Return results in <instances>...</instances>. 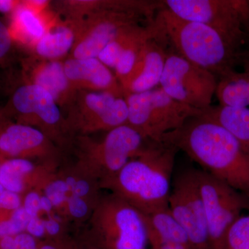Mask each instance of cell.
Returning a JSON list of instances; mask_svg holds the SVG:
<instances>
[{"instance_id": "6da1fadb", "label": "cell", "mask_w": 249, "mask_h": 249, "mask_svg": "<svg viewBox=\"0 0 249 249\" xmlns=\"http://www.w3.org/2000/svg\"><path fill=\"white\" fill-rule=\"evenodd\" d=\"M172 144L249 200V150L219 124L201 116L165 134Z\"/></svg>"}, {"instance_id": "7a4b0ae2", "label": "cell", "mask_w": 249, "mask_h": 249, "mask_svg": "<svg viewBox=\"0 0 249 249\" xmlns=\"http://www.w3.org/2000/svg\"><path fill=\"white\" fill-rule=\"evenodd\" d=\"M178 150L172 144L149 141L138 156L101 185L142 214L166 207Z\"/></svg>"}, {"instance_id": "3957f363", "label": "cell", "mask_w": 249, "mask_h": 249, "mask_svg": "<svg viewBox=\"0 0 249 249\" xmlns=\"http://www.w3.org/2000/svg\"><path fill=\"white\" fill-rule=\"evenodd\" d=\"M167 42L175 52L219 78L235 71L240 46L205 24L185 20L163 8L160 11Z\"/></svg>"}, {"instance_id": "277c9868", "label": "cell", "mask_w": 249, "mask_h": 249, "mask_svg": "<svg viewBox=\"0 0 249 249\" xmlns=\"http://www.w3.org/2000/svg\"><path fill=\"white\" fill-rule=\"evenodd\" d=\"M91 222L90 239L102 249H147L142 214L113 193L98 203Z\"/></svg>"}, {"instance_id": "5b68a950", "label": "cell", "mask_w": 249, "mask_h": 249, "mask_svg": "<svg viewBox=\"0 0 249 249\" xmlns=\"http://www.w3.org/2000/svg\"><path fill=\"white\" fill-rule=\"evenodd\" d=\"M128 107L127 124L145 140L161 142L165 134L181 128L202 111L175 101L161 88L145 92L124 93Z\"/></svg>"}, {"instance_id": "8992f818", "label": "cell", "mask_w": 249, "mask_h": 249, "mask_svg": "<svg viewBox=\"0 0 249 249\" xmlns=\"http://www.w3.org/2000/svg\"><path fill=\"white\" fill-rule=\"evenodd\" d=\"M202 200L211 249H227L228 233L234 223L249 209V200L222 180L204 170H195Z\"/></svg>"}, {"instance_id": "52a82bcc", "label": "cell", "mask_w": 249, "mask_h": 249, "mask_svg": "<svg viewBox=\"0 0 249 249\" xmlns=\"http://www.w3.org/2000/svg\"><path fill=\"white\" fill-rule=\"evenodd\" d=\"M162 4L178 17L209 26L237 45L249 38L248 0H163Z\"/></svg>"}, {"instance_id": "ba28073f", "label": "cell", "mask_w": 249, "mask_h": 249, "mask_svg": "<svg viewBox=\"0 0 249 249\" xmlns=\"http://www.w3.org/2000/svg\"><path fill=\"white\" fill-rule=\"evenodd\" d=\"M217 83L211 72L171 52L167 55L160 85L175 101L203 111L211 107Z\"/></svg>"}, {"instance_id": "9c48e42d", "label": "cell", "mask_w": 249, "mask_h": 249, "mask_svg": "<svg viewBox=\"0 0 249 249\" xmlns=\"http://www.w3.org/2000/svg\"><path fill=\"white\" fill-rule=\"evenodd\" d=\"M144 141L147 140L129 124L119 126L109 131L101 142H85L81 165L102 183L141 153L145 146Z\"/></svg>"}, {"instance_id": "30bf717a", "label": "cell", "mask_w": 249, "mask_h": 249, "mask_svg": "<svg viewBox=\"0 0 249 249\" xmlns=\"http://www.w3.org/2000/svg\"><path fill=\"white\" fill-rule=\"evenodd\" d=\"M124 94L111 91H77L69 109L67 124L82 133L109 131L124 124L127 109L117 99Z\"/></svg>"}, {"instance_id": "8fae6325", "label": "cell", "mask_w": 249, "mask_h": 249, "mask_svg": "<svg viewBox=\"0 0 249 249\" xmlns=\"http://www.w3.org/2000/svg\"><path fill=\"white\" fill-rule=\"evenodd\" d=\"M168 206L188 235L193 249H211L207 222L195 170L178 176L170 191Z\"/></svg>"}, {"instance_id": "7c38bea8", "label": "cell", "mask_w": 249, "mask_h": 249, "mask_svg": "<svg viewBox=\"0 0 249 249\" xmlns=\"http://www.w3.org/2000/svg\"><path fill=\"white\" fill-rule=\"evenodd\" d=\"M78 32L70 58H97L106 47L124 29L142 21L143 16L131 13L100 11L76 20Z\"/></svg>"}, {"instance_id": "4fadbf2b", "label": "cell", "mask_w": 249, "mask_h": 249, "mask_svg": "<svg viewBox=\"0 0 249 249\" xmlns=\"http://www.w3.org/2000/svg\"><path fill=\"white\" fill-rule=\"evenodd\" d=\"M1 110L4 118L14 116L18 124L28 125L38 124L55 128L64 121L60 106L53 96L38 85L29 82L13 91L7 105Z\"/></svg>"}, {"instance_id": "5bb4252c", "label": "cell", "mask_w": 249, "mask_h": 249, "mask_svg": "<svg viewBox=\"0 0 249 249\" xmlns=\"http://www.w3.org/2000/svg\"><path fill=\"white\" fill-rule=\"evenodd\" d=\"M63 62L67 78L77 91H111L124 94L115 75L98 58H70Z\"/></svg>"}, {"instance_id": "9a60e30c", "label": "cell", "mask_w": 249, "mask_h": 249, "mask_svg": "<svg viewBox=\"0 0 249 249\" xmlns=\"http://www.w3.org/2000/svg\"><path fill=\"white\" fill-rule=\"evenodd\" d=\"M160 40H152L144 47L138 61L121 84L124 93L145 92L160 85L168 53Z\"/></svg>"}, {"instance_id": "2e32d148", "label": "cell", "mask_w": 249, "mask_h": 249, "mask_svg": "<svg viewBox=\"0 0 249 249\" xmlns=\"http://www.w3.org/2000/svg\"><path fill=\"white\" fill-rule=\"evenodd\" d=\"M49 149L45 133L34 126L4 123L0 130V157L27 159L44 155Z\"/></svg>"}, {"instance_id": "e0dca14e", "label": "cell", "mask_w": 249, "mask_h": 249, "mask_svg": "<svg viewBox=\"0 0 249 249\" xmlns=\"http://www.w3.org/2000/svg\"><path fill=\"white\" fill-rule=\"evenodd\" d=\"M30 81L48 91L58 106L70 107L77 90L67 78L62 60H43L37 63L31 72Z\"/></svg>"}, {"instance_id": "ac0fdd59", "label": "cell", "mask_w": 249, "mask_h": 249, "mask_svg": "<svg viewBox=\"0 0 249 249\" xmlns=\"http://www.w3.org/2000/svg\"><path fill=\"white\" fill-rule=\"evenodd\" d=\"M45 14V11L36 9L27 1H22L11 16L9 30L14 41L32 48L55 22Z\"/></svg>"}, {"instance_id": "d6986e66", "label": "cell", "mask_w": 249, "mask_h": 249, "mask_svg": "<svg viewBox=\"0 0 249 249\" xmlns=\"http://www.w3.org/2000/svg\"><path fill=\"white\" fill-rule=\"evenodd\" d=\"M78 22L53 23L42 38L33 46V52L43 60H60L70 53L76 40Z\"/></svg>"}, {"instance_id": "ffe728a7", "label": "cell", "mask_w": 249, "mask_h": 249, "mask_svg": "<svg viewBox=\"0 0 249 249\" xmlns=\"http://www.w3.org/2000/svg\"><path fill=\"white\" fill-rule=\"evenodd\" d=\"M200 116L219 124L249 150V107L211 106Z\"/></svg>"}, {"instance_id": "44dd1931", "label": "cell", "mask_w": 249, "mask_h": 249, "mask_svg": "<svg viewBox=\"0 0 249 249\" xmlns=\"http://www.w3.org/2000/svg\"><path fill=\"white\" fill-rule=\"evenodd\" d=\"M215 96L219 105L235 107H249V67L243 72L234 71L218 80Z\"/></svg>"}, {"instance_id": "7402d4cb", "label": "cell", "mask_w": 249, "mask_h": 249, "mask_svg": "<svg viewBox=\"0 0 249 249\" xmlns=\"http://www.w3.org/2000/svg\"><path fill=\"white\" fill-rule=\"evenodd\" d=\"M142 216L147 232L163 240L184 244L191 247L188 235L174 217L169 206L142 214Z\"/></svg>"}, {"instance_id": "603a6c76", "label": "cell", "mask_w": 249, "mask_h": 249, "mask_svg": "<svg viewBox=\"0 0 249 249\" xmlns=\"http://www.w3.org/2000/svg\"><path fill=\"white\" fill-rule=\"evenodd\" d=\"M35 169L34 163L27 159H9L1 163L0 183L13 193H22L25 188L24 178Z\"/></svg>"}, {"instance_id": "cb8c5ba5", "label": "cell", "mask_w": 249, "mask_h": 249, "mask_svg": "<svg viewBox=\"0 0 249 249\" xmlns=\"http://www.w3.org/2000/svg\"><path fill=\"white\" fill-rule=\"evenodd\" d=\"M227 249H249V214L241 216L231 228Z\"/></svg>"}, {"instance_id": "d4e9b609", "label": "cell", "mask_w": 249, "mask_h": 249, "mask_svg": "<svg viewBox=\"0 0 249 249\" xmlns=\"http://www.w3.org/2000/svg\"><path fill=\"white\" fill-rule=\"evenodd\" d=\"M14 42L9 27L0 19V67L10 65L14 55Z\"/></svg>"}, {"instance_id": "484cf974", "label": "cell", "mask_w": 249, "mask_h": 249, "mask_svg": "<svg viewBox=\"0 0 249 249\" xmlns=\"http://www.w3.org/2000/svg\"><path fill=\"white\" fill-rule=\"evenodd\" d=\"M70 188L65 179H57L52 181L46 186L45 196L50 199L53 207H58L66 202Z\"/></svg>"}, {"instance_id": "4316f807", "label": "cell", "mask_w": 249, "mask_h": 249, "mask_svg": "<svg viewBox=\"0 0 249 249\" xmlns=\"http://www.w3.org/2000/svg\"><path fill=\"white\" fill-rule=\"evenodd\" d=\"M66 202L69 213L76 219H82L89 212V206L83 198L70 194L67 196Z\"/></svg>"}, {"instance_id": "83f0119b", "label": "cell", "mask_w": 249, "mask_h": 249, "mask_svg": "<svg viewBox=\"0 0 249 249\" xmlns=\"http://www.w3.org/2000/svg\"><path fill=\"white\" fill-rule=\"evenodd\" d=\"M70 188V193L84 199L91 191V186L88 181L83 178H76L73 177H67L65 179Z\"/></svg>"}, {"instance_id": "f1b7e54d", "label": "cell", "mask_w": 249, "mask_h": 249, "mask_svg": "<svg viewBox=\"0 0 249 249\" xmlns=\"http://www.w3.org/2000/svg\"><path fill=\"white\" fill-rule=\"evenodd\" d=\"M147 232L148 245L152 249H193L190 246L184 244L163 240L151 232Z\"/></svg>"}, {"instance_id": "f546056e", "label": "cell", "mask_w": 249, "mask_h": 249, "mask_svg": "<svg viewBox=\"0 0 249 249\" xmlns=\"http://www.w3.org/2000/svg\"><path fill=\"white\" fill-rule=\"evenodd\" d=\"M40 197L38 193L33 191L28 193L24 199L23 207L31 217L38 216L41 211Z\"/></svg>"}, {"instance_id": "4dcf8cb0", "label": "cell", "mask_w": 249, "mask_h": 249, "mask_svg": "<svg viewBox=\"0 0 249 249\" xmlns=\"http://www.w3.org/2000/svg\"><path fill=\"white\" fill-rule=\"evenodd\" d=\"M30 216L27 214L23 206H21L19 209L15 210L13 211L11 214V222L14 224L15 227L17 229L18 233H22L24 231L27 230L28 224L31 219Z\"/></svg>"}, {"instance_id": "1f68e13d", "label": "cell", "mask_w": 249, "mask_h": 249, "mask_svg": "<svg viewBox=\"0 0 249 249\" xmlns=\"http://www.w3.org/2000/svg\"><path fill=\"white\" fill-rule=\"evenodd\" d=\"M20 196L18 193L7 191L5 189L1 199L0 209L9 210V211H15L22 206Z\"/></svg>"}, {"instance_id": "d6a6232c", "label": "cell", "mask_w": 249, "mask_h": 249, "mask_svg": "<svg viewBox=\"0 0 249 249\" xmlns=\"http://www.w3.org/2000/svg\"><path fill=\"white\" fill-rule=\"evenodd\" d=\"M15 249H39L40 245L36 242L35 237L27 232H22L15 236Z\"/></svg>"}, {"instance_id": "836d02e7", "label": "cell", "mask_w": 249, "mask_h": 249, "mask_svg": "<svg viewBox=\"0 0 249 249\" xmlns=\"http://www.w3.org/2000/svg\"><path fill=\"white\" fill-rule=\"evenodd\" d=\"M27 233L30 234L35 238H40L45 235V229L43 220L38 216L31 217L27 227Z\"/></svg>"}, {"instance_id": "e575fe53", "label": "cell", "mask_w": 249, "mask_h": 249, "mask_svg": "<svg viewBox=\"0 0 249 249\" xmlns=\"http://www.w3.org/2000/svg\"><path fill=\"white\" fill-rule=\"evenodd\" d=\"M21 2L16 0H0V14L12 16Z\"/></svg>"}, {"instance_id": "d590c367", "label": "cell", "mask_w": 249, "mask_h": 249, "mask_svg": "<svg viewBox=\"0 0 249 249\" xmlns=\"http://www.w3.org/2000/svg\"><path fill=\"white\" fill-rule=\"evenodd\" d=\"M18 232L11 219L0 222V239L6 236H16Z\"/></svg>"}, {"instance_id": "8d00e7d4", "label": "cell", "mask_w": 249, "mask_h": 249, "mask_svg": "<svg viewBox=\"0 0 249 249\" xmlns=\"http://www.w3.org/2000/svg\"><path fill=\"white\" fill-rule=\"evenodd\" d=\"M45 231L50 236H57L60 231V224L52 218L43 220Z\"/></svg>"}, {"instance_id": "74e56055", "label": "cell", "mask_w": 249, "mask_h": 249, "mask_svg": "<svg viewBox=\"0 0 249 249\" xmlns=\"http://www.w3.org/2000/svg\"><path fill=\"white\" fill-rule=\"evenodd\" d=\"M39 249H74V247L73 245L59 241V242H48V243L40 245Z\"/></svg>"}, {"instance_id": "f35d334b", "label": "cell", "mask_w": 249, "mask_h": 249, "mask_svg": "<svg viewBox=\"0 0 249 249\" xmlns=\"http://www.w3.org/2000/svg\"><path fill=\"white\" fill-rule=\"evenodd\" d=\"M15 236H6L0 239V249H15Z\"/></svg>"}, {"instance_id": "ab89813d", "label": "cell", "mask_w": 249, "mask_h": 249, "mask_svg": "<svg viewBox=\"0 0 249 249\" xmlns=\"http://www.w3.org/2000/svg\"><path fill=\"white\" fill-rule=\"evenodd\" d=\"M40 207L41 210H43L45 212L50 213L52 212L53 206L52 201L47 197V196H41L40 197Z\"/></svg>"}, {"instance_id": "60d3db41", "label": "cell", "mask_w": 249, "mask_h": 249, "mask_svg": "<svg viewBox=\"0 0 249 249\" xmlns=\"http://www.w3.org/2000/svg\"><path fill=\"white\" fill-rule=\"evenodd\" d=\"M74 249H102L99 246L96 245L93 241L89 238V241H87L83 244L75 245Z\"/></svg>"}, {"instance_id": "b9f144b4", "label": "cell", "mask_w": 249, "mask_h": 249, "mask_svg": "<svg viewBox=\"0 0 249 249\" xmlns=\"http://www.w3.org/2000/svg\"><path fill=\"white\" fill-rule=\"evenodd\" d=\"M246 31L249 39V0H248V17H247V25H246Z\"/></svg>"}, {"instance_id": "7bdbcfd3", "label": "cell", "mask_w": 249, "mask_h": 249, "mask_svg": "<svg viewBox=\"0 0 249 249\" xmlns=\"http://www.w3.org/2000/svg\"><path fill=\"white\" fill-rule=\"evenodd\" d=\"M4 191L5 188L2 186V185L0 183V206H1V199H2L3 194H4Z\"/></svg>"}, {"instance_id": "ee69618b", "label": "cell", "mask_w": 249, "mask_h": 249, "mask_svg": "<svg viewBox=\"0 0 249 249\" xmlns=\"http://www.w3.org/2000/svg\"><path fill=\"white\" fill-rule=\"evenodd\" d=\"M245 67H249V51L248 53L246 54V58H245Z\"/></svg>"}, {"instance_id": "f6af8a7d", "label": "cell", "mask_w": 249, "mask_h": 249, "mask_svg": "<svg viewBox=\"0 0 249 249\" xmlns=\"http://www.w3.org/2000/svg\"><path fill=\"white\" fill-rule=\"evenodd\" d=\"M4 119H5L4 117L0 118V130H1V127H2L3 124H4Z\"/></svg>"}, {"instance_id": "bcb514c9", "label": "cell", "mask_w": 249, "mask_h": 249, "mask_svg": "<svg viewBox=\"0 0 249 249\" xmlns=\"http://www.w3.org/2000/svg\"><path fill=\"white\" fill-rule=\"evenodd\" d=\"M4 117V116H2V114H1V109H0V118Z\"/></svg>"}, {"instance_id": "7dc6e473", "label": "cell", "mask_w": 249, "mask_h": 249, "mask_svg": "<svg viewBox=\"0 0 249 249\" xmlns=\"http://www.w3.org/2000/svg\"><path fill=\"white\" fill-rule=\"evenodd\" d=\"M0 170H1V163H0Z\"/></svg>"}]
</instances>
